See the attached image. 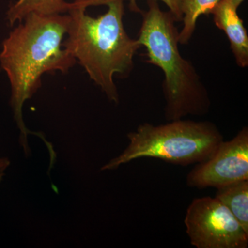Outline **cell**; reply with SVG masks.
I'll use <instances>...</instances> for the list:
<instances>
[{
    "instance_id": "6da1fadb",
    "label": "cell",
    "mask_w": 248,
    "mask_h": 248,
    "mask_svg": "<svg viewBox=\"0 0 248 248\" xmlns=\"http://www.w3.org/2000/svg\"><path fill=\"white\" fill-rule=\"evenodd\" d=\"M70 17L68 14H31L10 32L2 43L0 66L6 72L11 88V108L20 130L19 143L26 156L31 155L28 135L42 139L48 151L53 146L43 135L29 130L23 119V107L42 86L47 73H68L76 60L63 48Z\"/></svg>"
},
{
    "instance_id": "8992f818",
    "label": "cell",
    "mask_w": 248,
    "mask_h": 248,
    "mask_svg": "<svg viewBox=\"0 0 248 248\" xmlns=\"http://www.w3.org/2000/svg\"><path fill=\"white\" fill-rule=\"evenodd\" d=\"M248 180V128L244 127L230 141L220 143L214 154L189 172L187 186L218 187Z\"/></svg>"
},
{
    "instance_id": "5b68a950",
    "label": "cell",
    "mask_w": 248,
    "mask_h": 248,
    "mask_svg": "<svg viewBox=\"0 0 248 248\" xmlns=\"http://www.w3.org/2000/svg\"><path fill=\"white\" fill-rule=\"evenodd\" d=\"M184 223L190 244L196 248H248V233L229 209L215 197L192 201Z\"/></svg>"
},
{
    "instance_id": "7c38bea8",
    "label": "cell",
    "mask_w": 248,
    "mask_h": 248,
    "mask_svg": "<svg viewBox=\"0 0 248 248\" xmlns=\"http://www.w3.org/2000/svg\"><path fill=\"white\" fill-rule=\"evenodd\" d=\"M11 161L6 157L0 158V182L2 181L5 175V171L9 168Z\"/></svg>"
},
{
    "instance_id": "30bf717a",
    "label": "cell",
    "mask_w": 248,
    "mask_h": 248,
    "mask_svg": "<svg viewBox=\"0 0 248 248\" xmlns=\"http://www.w3.org/2000/svg\"><path fill=\"white\" fill-rule=\"evenodd\" d=\"M221 0H182L183 27L179 32V45H188L195 33L201 16L210 15Z\"/></svg>"
},
{
    "instance_id": "3957f363",
    "label": "cell",
    "mask_w": 248,
    "mask_h": 248,
    "mask_svg": "<svg viewBox=\"0 0 248 248\" xmlns=\"http://www.w3.org/2000/svg\"><path fill=\"white\" fill-rule=\"evenodd\" d=\"M157 0H147L141 10L138 40L146 50V62L157 66L164 75V113L168 121L188 115H206L211 107L208 89L191 62L179 50V32L170 11L160 8Z\"/></svg>"
},
{
    "instance_id": "277c9868",
    "label": "cell",
    "mask_w": 248,
    "mask_h": 248,
    "mask_svg": "<svg viewBox=\"0 0 248 248\" xmlns=\"http://www.w3.org/2000/svg\"><path fill=\"white\" fill-rule=\"evenodd\" d=\"M128 146L101 170H112L140 158H155L187 166L208 159L223 141L218 127L210 122L181 120L155 125L140 124L129 133Z\"/></svg>"
},
{
    "instance_id": "ba28073f",
    "label": "cell",
    "mask_w": 248,
    "mask_h": 248,
    "mask_svg": "<svg viewBox=\"0 0 248 248\" xmlns=\"http://www.w3.org/2000/svg\"><path fill=\"white\" fill-rule=\"evenodd\" d=\"M70 6L71 2L66 0H17L10 4L6 20L10 26H14L22 22L29 14H64Z\"/></svg>"
},
{
    "instance_id": "4fadbf2b",
    "label": "cell",
    "mask_w": 248,
    "mask_h": 248,
    "mask_svg": "<svg viewBox=\"0 0 248 248\" xmlns=\"http://www.w3.org/2000/svg\"><path fill=\"white\" fill-rule=\"evenodd\" d=\"M228 1H229L232 5H233L236 9H238L245 0H228Z\"/></svg>"
},
{
    "instance_id": "7a4b0ae2",
    "label": "cell",
    "mask_w": 248,
    "mask_h": 248,
    "mask_svg": "<svg viewBox=\"0 0 248 248\" xmlns=\"http://www.w3.org/2000/svg\"><path fill=\"white\" fill-rule=\"evenodd\" d=\"M125 0H107L102 14H88L89 0L71 2L70 20L63 47L84 68L110 102H120L116 76L128 78L141 46L124 27Z\"/></svg>"
},
{
    "instance_id": "52a82bcc",
    "label": "cell",
    "mask_w": 248,
    "mask_h": 248,
    "mask_svg": "<svg viewBox=\"0 0 248 248\" xmlns=\"http://www.w3.org/2000/svg\"><path fill=\"white\" fill-rule=\"evenodd\" d=\"M237 10L228 0H221L211 14L215 25L226 33L236 64L246 68L248 66V35Z\"/></svg>"
},
{
    "instance_id": "8fae6325",
    "label": "cell",
    "mask_w": 248,
    "mask_h": 248,
    "mask_svg": "<svg viewBox=\"0 0 248 248\" xmlns=\"http://www.w3.org/2000/svg\"><path fill=\"white\" fill-rule=\"evenodd\" d=\"M157 1H161V2L166 4V6L169 8V11H170L171 14L175 18L177 22H182L183 16L181 5H182V0H157ZM128 7L132 12L135 14H140L141 11V9L139 7L137 0H130Z\"/></svg>"
},
{
    "instance_id": "9c48e42d",
    "label": "cell",
    "mask_w": 248,
    "mask_h": 248,
    "mask_svg": "<svg viewBox=\"0 0 248 248\" xmlns=\"http://www.w3.org/2000/svg\"><path fill=\"white\" fill-rule=\"evenodd\" d=\"M217 189L215 198L229 209L248 233V180L240 181Z\"/></svg>"
}]
</instances>
